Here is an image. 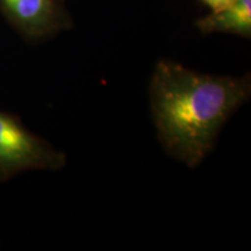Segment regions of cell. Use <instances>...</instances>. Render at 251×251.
I'll list each match as a JSON object with an SVG mask.
<instances>
[{
  "label": "cell",
  "instance_id": "3957f363",
  "mask_svg": "<svg viewBox=\"0 0 251 251\" xmlns=\"http://www.w3.org/2000/svg\"><path fill=\"white\" fill-rule=\"evenodd\" d=\"M0 11L30 41L47 39L74 26L64 0H0Z\"/></svg>",
  "mask_w": 251,
  "mask_h": 251
},
{
  "label": "cell",
  "instance_id": "5b68a950",
  "mask_svg": "<svg viewBox=\"0 0 251 251\" xmlns=\"http://www.w3.org/2000/svg\"><path fill=\"white\" fill-rule=\"evenodd\" d=\"M203 4H206L208 7L212 8V11H219L224 8L228 4H230L233 0H201Z\"/></svg>",
  "mask_w": 251,
  "mask_h": 251
},
{
  "label": "cell",
  "instance_id": "7a4b0ae2",
  "mask_svg": "<svg viewBox=\"0 0 251 251\" xmlns=\"http://www.w3.org/2000/svg\"><path fill=\"white\" fill-rule=\"evenodd\" d=\"M67 157L28 130L17 115L0 111V181L27 170L57 171Z\"/></svg>",
  "mask_w": 251,
  "mask_h": 251
},
{
  "label": "cell",
  "instance_id": "6da1fadb",
  "mask_svg": "<svg viewBox=\"0 0 251 251\" xmlns=\"http://www.w3.org/2000/svg\"><path fill=\"white\" fill-rule=\"evenodd\" d=\"M159 142L188 168L203 162L228 119L251 97L250 75L200 74L169 59L157 62L149 87Z\"/></svg>",
  "mask_w": 251,
  "mask_h": 251
},
{
  "label": "cell",
  "instance_id": "277c9868",
  "mask_svg": "<svg viewBox=\"0 0 251 251\" xmlns=\"http://www.w3.org/2000/svg\"><path fill=\"white\" fill-rule=\"evenodd\" d=\"M197 27L203 34L228 33L250 39L251 0H233L226 7L199 19Z\"/></svg>",
  "mask_w": 251,
  "mask_h": 251
}]
</instances>
